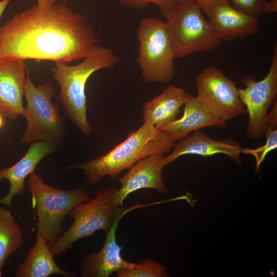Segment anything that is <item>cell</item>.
I'll return each instance as SVG.
<instances>
[{
	"label": "cell",
	"instance_id": "cell-1",
	"mask_svg": "<svg viewBox=\"0 0 277 277\" xmlns=\"http://www.w3.org/2000/svg\"><path fill=\"white\" fill-rule=\"evenodd\" d=\"M97 39L86 16L66 5H34L15 13L1 27L0 58L67 63L83 59Z\"/></svg>",
	"mask_w": 277,
	"mask_h": 277
},
{
	"label": "cell",
	"instance_id": "cell-10",
	"mask_svg": "<svg viewBox=\"0 0 277 277\" xmlns=\"http://www.w3.org/2000/svg\"><path fill=\"white\" fill-rule=\"evenodd\" d=\"M197 97L211 114L225 122L245 112L235 83L217 68L209 67L197 76Z\"/></svg>",
	"mask_w": 277,
	"mask_h": 277
},
{
	"label": "cell",
	"instance_id": "cell-29",
	"mask_svg": "<svg viewBox=\"0 0 277 277\" xmlns=\"http://www.w3.org/2000/svg\"><path fill=\"white\" fill-rule=\"evenodd\" d=\"M3 117L2 115L0 114V129L3 127L4 125V120Z\"/></svg>",
	"mask_w": 277,
	"mask_h": 277
},
{
	"label": "cell",
	"instance_id": "cell-11",
	"mask_svg": "<svg viewBox=\"0 0 277 277\" xmlns=\"http://www.w3.org/2000/svg\"><path fill=\"white\" fill-rule=\"evenodd\" d=\"M27 65L16 58H0V114L11 120L23 115Z\"/></svg>",
	"mask_w": 277,
	"mask_h": 277
},
{
	"label": "cell",
	"instance_id": "cell-5",
	"mask_svg": "<svg viewBox=\"0 0 277 277\" xmlns=\"http://www.w3.org/2000/svg\"><path fill=\"white\" fill-rule=\"evenodd\" d=\"M27 183L36 211L37 232L51 246L62 234L63 223L70 211L91 199L82 187L68 190L54 188L35 172L29 176Z\"/></svg>",
	"mask_w": 277,
	"mask_h": 277
},
{
	"label": "cell",
	"instance_id": "cell-14",
	"mask_svg": "<svg viewBox=\"0 0 277 277\" xmlns=\"http://www.w3.org/2000/svg\"><path fill=\"white\" fill-rule=\"evenodd\" d=\"M208 18L222 41L250 36L260 29L258 17L234 9L226 0L215 4Z\"/></svg>",
	"mask_w": 277,
	"mask_h": 277
},
{
	"label": "cell",
	"instance_id": "cell-24",
	"mask_svg": "<svg viewBox=\"0 0 277 277\" xmlns=\"http://www.w3.org/2000/svg\"><path fill=\"white\" fill-rule=\"evenodd\" d=\"M235 9L246 14L259 17L265 13L267 0H226Z\"/></svg>",
	"mask_w": 277,
	"mask_h": 277
},
{
	"label": "cell",
	"instance_id": "cell-17",
	"mask_svg": "<svg viewBox=\"0 0 277 277\" xmlns=\"http://www.w3.org/2000/svg\"><path fill=\"white\" fill-rule=\"evenodd\" d=\"M184 105V113L181 118L158 129L168 133L174 142L204 127L226 126V122L216 118L207 111L197 96L187 93Z\"/></svg>",
	"mask_w": 277,
	"mask_h": 277
},
{
	"label": "cell",
	"instance_id": "cell-15",
	"mask_svg": "<svg viewBox=\"0 0 277 277\" xmlns=\"http://www.w3.org/2000/svg\"><path fill=\"white\" fill-rule=\"evenodd\" d=\"M56 146L47 141L32 143L25 154L13 166L0 171V181L7 180L10 188L7 194L0 200V205L10 207L13 197L22 194L26 178L34 172L37 165L47 155L54 152Z\"/></svg>",
	"mask_w": 277,
	"mask_h": 277
},
{
	"label": "cell",
	"instance_id": "cell-19",
	"mask_svg": "<svg viewBox=\"0 0 277 277\" xmlns=\"http://www.w3.org/2000/svg\"><path fill=\"white\" fill-rule=\"evenodd\" d=\"M54 255L51 246L37 232L35 243L18 266L15 276L47 277L53 274H61L68 277L75 276L74 273L63 270L56 264Z\"/></svg>",
	"mask_w": 277,
	"mask_h": 277
},
{
	"label": "cell",
	"instance_id": "cell-7",
	"mask_svg": "<svg viewBox=\"0 0 277 277\" xmlns=\"http://www.w3.org/2000/svg\"><path fill=\"white\" fill-rule=\"evenodd\" d=\"M194 0H188L165 22L174 59L211 51L221 43L210 21Z\"/></svg>",
	"mask_w": 277,
	"mask_h": 277
},
{
	"label": "cell",
	"instance_id": "cell-13",
	"mask_svg": "<svg viewBox=\"0 0 277 277\" xmlns=\"http://www.w3.org/2000/svg\"><path fill=\"white\" fill-rule=\"evenodd\" d=\"M121 218L117 219L107 231L100 251L89 253L81 261V275L84 277H108L123 268H132L136 263L127 261L121 255L122 247L116 241V230Z\"/></svg>",
	"mask_w": 277,
	"mask_h": 277
},
{
	"label": "cell",
	"instance_id": "cell-18",
	"mask_svg": "<svg viewBox=\"0 0 277 277\" xmlns=\"http://www.w3.org/2000/svg\"><path fill=\"white\" fill-rule=\"evenodd\" d=\"M187 93L174 85L167 87L158 95L146 102L143 109V122L160 128L176 120Z\"/></svg>",
	"mask_w": 277,
	"mask_h": 277
},
{
	"label": "cell",
	"instance_id": "cell-12",
	"mask_svg": "<svg viewBox=\"0 0 277 277\" xmlns=\"http://www.w3.org/2000/svg\"><path fill=\"white\" fill-rule=\"evenodd\" d=\"M163 154H155L145 157L131 166L128 172L117 180L121 188L116 191L120 205L127 196L141 189H152L161 193H166L168 188L163 182L162 170L166 165Z\"/></svg>",
	"mask_w": 277,
	"mask_h": 277
},
{
	"label": "cell",
	"instance_id": "cell-20",
	"mask_svg": "<svg viewBox=\"0 0 277 277\" xmlns=\"http://www.w3.org/2000/svg\"><path fill=\"white\" fill-rule=\"evenodd\" d=\"M23 243L22 230L11 210L0 206V276L5 261Z\"/></svg>",
	"mask_w": 277,
	"mask_h": 277
},
{
	"label": "cell",
	"instance_id": "cell-16",
	"mask_svg": "<svg viewBox=\"0 0 277 277\" xmlns=\"http://www.w3.org/2000/svg\"><path fill=\"white\" fill-rule=\"evenodd\" d=\"M172 149L171 153L165 156L166 165L183 155L194 154L207 156L217 153L224 154L241 164L242 162L240 155L243 153L244 148L231 138L215 140L199 129L194 131L192 134L175 143Z\"/></svg>",
	"mask_w": 277,
	"mask_h": 277
},
{
	"label": "cell",
	"instance_id": "cell-9",
	"mask_svg": "<svg viewBox=\"0 0 277 277\" xmlns=\"http://www.w3.org/2000/svg\"><path fill=\"white\" fill-rule=\"evenodd\" d=\"M246 85L238 89L239 96L249 115L246 134L250 139L258 140L264 134L266 128L270 107L276 101L277 95V46L275 44L270 68L261 80L256 81L251 75L242 80Z\"/></svg>",
	"mask_w": 277,
	"mask_h": 277
},
{
	"label": "cell",
	"instance_id": "cell-21",
	"mask_svg": "<svg viewBox=\"0 0 277 277\" xmlns=\"http://www.w3.org/2000/svg\"><path fill=\"white\" fill-rule=\"evenodd\" d=\"M118 277H167L166 268L151 259L142 260L132 268H123L116 272Z\"/></svg>",
	"mask_w": 277,
	"mask_h": 277
},
{
	"label": "cell",
	"instance_id": "cell-30",
	"mask_svg": "<svg viewBox=\"0 0 277 277\" xmlns=\"http://www.w3.org/2000/svg\"><path fill=\"white\" fill-rule=\"evenodd\" d=\"M60 1L62 2H66V1L67 0H60Z\"/></svg>",
	"mask_w": 277,
	"mask_h": 277
},
{
	"label": "cell",
	"instance_id": "cell-23",
	"mask_svg": "<svg viewBox=\"0 0 277 277\" xmlns=\"http://www.w3.org/2000/svg\"><path fill=\"white\" fill-rule=\"evenodd\" d=\"M266 142L263 146L255 149L244 148L243 153L253 155L256 160V169L260 168V165L264 161L266 155L271 151L277 148V129H266L265 131Z\"/></svg>",
	"mask_w": 277,
	"mask_h": 277
},
{
	"label": "cell",
	"instance_id": "cell-27",
	"mask_svg": "<svg viewBox=\"0 0 277 277\" xmlns=\"http://www.w3.org/2000/svg\"><path fill=\"white\" fill-rule=\"evenodd\" d=\"M59 0H37V4L41 7H48L55 4Z\"/></svg>",
	"mask_w": 277,
	"mask_h": 277
},
{
	"label": "cell",
	"instance_id": "cell-28",
	"mask_svg": "<svg viewBox=\"0 0 277 277\" xmlns=\"http://www.w3.org/2000/svg\"><path fill=\"white\" fill-rule=\"evenodd\" d=\"M11 0H2L0 1V19L7 6ZM1 27H0L1 32Z\"/></svg>",
	"mask_w": 277,
	"mask_h": 277
},
{
	"label": "cell",
	"instance_id": "cell-3",
	"mask_svg": "<svg viewBox=\"0 0 277 277\" xmlns=\"http://www.w3.org/2000/svg\"><path fill=\"white\" fill-rule=\"evenodd\" d=\"M76 65L56 63L51 69L58 84L57 97L67 115L85 136L92 131L87 117L85 87L87 80L95 72L113 68L118 56L109 48L95 45L90 53Z\"/></svg>",
	"mask_w": 277,
	"mask_h": 277
},
{
	"label": "cell",
	"instance_id": "cell-6",
	"mask_svg": "<svg viewBox=\"0 0 277 277\" xmlns=\"http://www.w3.org/2000/svg\"><path fill=\"white\" fill-rule=\"evenodd\" d=\"M27 73L25 94L27 106L23 115L27 127L21 141L29 144L36 140L59 144L63 142L65 125L58 107L52 103L55 94L54 85L49 81L35 86Z\"/></svg>",
	"mask_w": 277,
	"mask_h": 277
},
{
	"label": "cell",
	"instance_id": "cell-2",
	"mask_svg": "<svg viewBox=\"0 0 277 277\" xmlns=\"http://www.w3.org/2000/svg\"><path fill=\"white\" fill-rule=\"evenodd\" d=\"M175 144L170 135L151 124L144 122L136 130L106 154L68 169L83 171L89 185H94L109 176L115 180L124 170L129 169L139 160L155 154L169 153Z\"/></svg>",
	"mask_w": 277,
	"mask_h": 277
},
{
	"label": "cell",
	"instance_id": "cell-8",
	"mask_svg": "<svg viewBox=\"0 0 277 277\" xmlns=\"http://www.w3.org/2000/svg\"><path fill=\"white\" fill-rule=\"evenodd\" d=\"M136 35L139 44L136 61L145 81L169 82L175 68L165 22L156 17H145L138 24Z\"/></svg>",
	"mask_w": 277,
	"mask_h": 277
},
{
	"label": "cell",
	"instance_id": "cell-25",
	"mask_svg": "<svg viewBox=\"0 0 277 277\" xmlns=\"http://www.w3.org/2000/svg\"><path fill=\"white\" fill-rule=\"evenodd\" d=\"M201 7L202 11L208 16H209L213 6L217 3L225 0H194Z\"/></svg>",
	"mask_w": 277,
	"mask_h": 277
},
{
	"label": "cell",
	"instance_id": "cell-4",
	"mask_svg": "<svg viewBox=\"0 0 277 277\" xmlns=\"http://www.w3.org/2000/svg\"><path fill=\"white\" fill-rule=\"evenodd\" d=\"M115 186L97 190L93 199L75 207L69 213L73 222L51 245L56 255L71 248L80 239L89 237L97 230L107 232L114 223L130 209H124L117 202Z\"/></svg>",
	"mask_w": 277,
	"mask_h": 277
},
{
	"label": "cell",
	"instance_id": "cell-26",
	"mask_svg": "<svg viewBox=\"0 0 277 277\" xmlns=\"http://www.w3.org/2000/svg\"><path fill=\"white\" fill-rule=\"evenodd\" d=\"M277 11V0L267 1L265 7V13H274Z\"/></svg>",
	"mask_w": 277,
	"mask_h": 277
},
{
	"label": "cell",
	"instance_id": "cell-22",
	"mask_svg": "<svg viewBox=\"0 0 277 277\" xmlns=\"http://www.w3.org/2000/svg\"><path fill=\"white\" fill-rule=\"evenodd\" d=\"M188 0H117L122 7L141 10L149 4H155L163 16L169 18Z\"/></svg>",
	"mask_w": 277,
	"mask_h": 277
}]
</instances>
